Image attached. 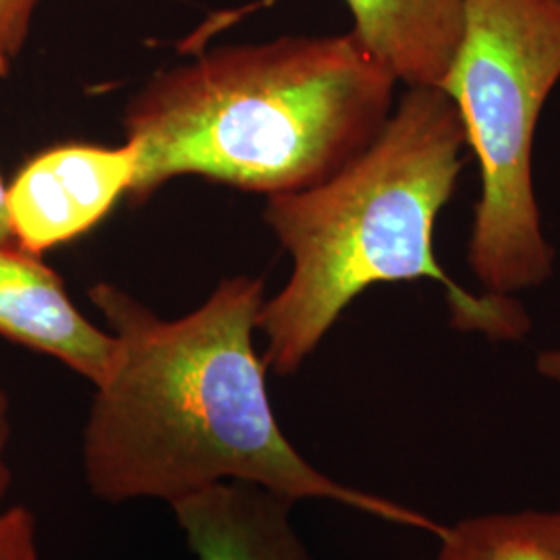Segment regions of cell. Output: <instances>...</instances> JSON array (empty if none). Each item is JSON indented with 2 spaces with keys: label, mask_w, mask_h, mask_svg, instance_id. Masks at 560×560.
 Returning a JSON list of instances; mask_svg holds the SVG:
<instances>
[{
  "label": "cell",
  "mask_w": 560,
  "mask_h": 560,
  "mask_svg": "<svg viewBox=\"0 0 560 560\" xmlns=\"http://www.w3.org/2000/svg\"><path fill=\"white\" fill-rule=\"evenodd\" d=\"M555 2H557V4H560V0H555Z\"/></svg>",
  "instance_id": "2e32d148"
},
{
  "label": "cell",
  "mask_w": 560,
  "mask_h": 560,
  "mask_svg": "<svg viewBox=\"0 0 560 560\" xmlns=\"http://www.w3.org/2000/svg\"><path fill=\"white\" fill-rule=\"evenodd\" d=\"M36 4L38 0H0V71L4 75L25 44Z\"/></svg>",
  "instance_id": "8fae6325"
},
{
  "label": "cell",
  "mask_w": 560,
  "mask_h": 560,
  "mask_svg": "<svg viewBox=\"0 0 560 560\" xmlns=\"http://www.w3.org/2000/svg\"><path fill=\"white\" fill-rule=\"evenodd\" d=\"M397 83L351 32L217 48L129 102L127 196L143 201L183 175L266 196L314 187L381 133Z\"/></svg>",
  "instance_id": "3957f363"
},
{
  "label": "cell",
  "mask_w": 560,
  "mask_h": 560,
  "mask_svg": "<svg viewBox=\"0 0 560 560\" xmlns=\"http://www.w3.org/2000/svg\"><path fill=\"white\" fill-rule=\"evenodd\" d=\"M138 152L65 143L27 162L7 187V212L15 243L27 254L75 240L110 212L129 191Z\"/></svg>",
  "instance_id": "5b68a950"
},
{
  "label": "cell",
  "mask_w": 560,
  "mask_h": 560,
  "mask_svg": "<svg viewBox=\"0 0 560 560\" xmlns=\"http://www.w3.org/2000/svg\"><path fill=\"white\" fill-rule=\"evenodd\" d=\"M465 150L453 101L439 88H407L381 133L332 177L268 196L266 222L293 258L287 284L258 314L268 370L295 374L349 303L378 282H439L463 332L511 342L529 332L513 295H474L436 260L434 226Z\"/></svg>",
  "instance_id": "7a4b0ae2"
},
{
  "label": "cell",
  "mask_w": 560,
  "mask_h": 560,
  "mask_svg": "<svg viewBox=\"0 0 560 560\" xmlns=\"http://www.w3.org/2000/svg\"><path fill=\"white\" fill-rule=\"evenodd\" d=\"M436 560H560V509L483 513L446 525Z\"/></svg>",
  "instance_id": "9c48e42d"
},
{
  "label": "cell",
  "mask_w": 560,
  "mask_h": 560,
  "mask_svg": "<svg viewBox=\"0 0 560 560\" xmlns=\"http://www.w3.org/2000/svg\"><path fill=\"white\" fill-rule=\"evenodd\" d=\"M353 38L407 88H439L463 34V0H345Z\"/></svg>",
  "instance_id": "ba28073f"
},
{
  "label": "cell",
  "mask_w": 560,
  "mask_h": 560,
  "mask_svg": "<svg viewBox=\"0 0 560 560\" xmlns=\"http://www.w3.org/2000/svg\"><path fill=\"white\" fill-rule=\"evenodd\" d=\"M9 442H11V400L9 395L0 388V513L7 509L4 501L13 481V474L7 460Z\"/></svg>",
  "instance_id": "7c38bea8"
},
{
  "label": "cell",
  "mask_w": 560,
  "mask_h": 560,
  "mask_svg": "<svg viewBox=\"0 0 560 560\" xmlns=\"http://www.w3.org/2000/svg\"><path fill=\"white\" fill-rule=\"evenodd\" d=\"M0 245H18L13 237V231H11V222H9L7 185L2 183V177H0Z\"/></svg>",
  "instance_id": "5bb4252c"
},
{
  "label": "cell",
  "mask_w": 560,
  "mask_h": 560,
  "mask_svg": "<svg viewBox=\"0 0 560 560\" xmlns=\"http://www.w3.org/2000/svg\"><path fill=\"white\" fill-rule=\"evenodd\" d=\"M560 81V4L463 0V34L441 90L480 166L467 260L488 293L515 295L552 275L555 249L534 189V138Z\"/></svg>",
  "instance_id": "277c9868"
},
{
  "label": "cell",
  "mask_w": 560,
  "mask_h": 560,
  "mask_svg": "<svg viewBox=\"0 0 560 560\" xmlns=\"http://www.w3.org/2000/svg\"><path fill=\"white\" fill-rule=\"evenodd\" d=\"M198 560H316L293 525L295 501L222 481L168 504Z\"/></svg>",
  "instance_id": "52a82bcc"
},
{
  "label": "cell",
  "mask_w": 560,
  "mask_h": 560,
  "mask_svg": "<svg viewBox=\"0 0 560 560\" xmlns=\"http://www.w3.org/2000/svg\"><path fill=\"white\" fill-rule=\"evenodd\" d=\"M536 370H538L541 378L555 382L560 386V347L541 351L538 360H536Z\"/></svg>",
  "instance_id": "4fadbf2b"
},
{
  "label": "cell",
  "mask_w": 560,
  "mask_h": 560,
  "mask_svg": "<svg viewBox=\"0 0 560 560\" xmlns=\"http://www.w3.org/2000/svg\"><path fill=\"white\" fill-rule=\"evenodd\" d=\"M0 337L65 363L98 386L117 358V339L88 320L59 275L20 245H0Z\"/></svg>",
  "instance_id": "8992f818"
},
{
  "label": "cell",
  "mask_w": 560,
  "mask_h": 560,
  "mask_svg": "<svg viewBox=\"0 0 560 560\" xmlns=\"http://www.w3.org/2000/svg\"><path fill=\"white\" fill-rule=\"evenodd\" d=\"M0 78H4V73H2V71H0Z\"/></svg>",
  "instance_id": "9a60e30c"
},
{
  "label": "cell",
  "mask_w": 560,
  "mask_h": 560,
  "mask_svg": "<svg viewBox=\"0 0 560 560\" xmlns=\"http://www.w3.org/2000/svg\"><path fill=\"white\" fill-rule=\"evenodd\" d=\"M117 339L83 428L81 465L102 502L179 501L222 481H249L295 502L328 501L376 520L446 529L425 513L322 474L280 428L254 349L264 280H222L198 310L164 320L110 282L90 289Z\"/></svg>",
  "instance_id": "6da1fadb"
},
{
  "label": "cell",
  "mask_w": 560,
  "mask_h": 560,
  "mask_svg": "<svg viewBox=\"0 0 560 560\" xmlns=\"http://www.w3.org/2000/svg\"><path fill=\"white\" fill-rule=\"evenodd\" d=\"M0 560H42L36 517L25 506H7L0 513Z\"/></svg>",
  "instance_id": "30bf717a"
}]
</instances>
